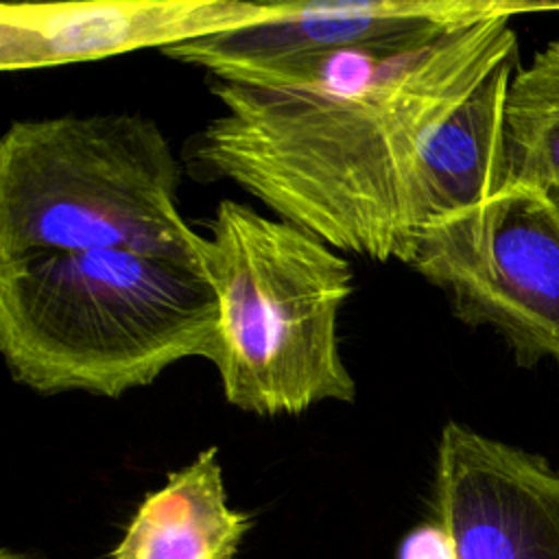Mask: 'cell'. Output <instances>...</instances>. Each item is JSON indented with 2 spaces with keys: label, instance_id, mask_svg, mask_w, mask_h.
<instances>
[{
  "label": "cell",
  "instance_id": "30bf717a",
  "mask_svg": "<svg viewBox=\"0 0 559 559\" xmlns=\"http://www.w3.org/2000/svg\"><path fill=\"white\" fill-rule=\"evenodd\" d=\"M249 526V513L227 502L210 445L144 496L109 559H234Z\"/></svg>",
  "mask_w": 559,
  "mask_h": 559
},
{
  "label": "cell",
  "instance_id": "ba28073f",
  "mask_svg": "<svg viewBox=\"0 0 559 559\" xmlns=\"http://www.w3.org/2000/svg\"><path fill=\"white\" fill-rule=\"evenodd\" d=\"M282 2L70 0L0 7V70L24 72L194 41L277 15Z\"/></svg>",
  "mask_w": 559,
  "mask_h": 559
},
{
  "label": "cell",
  "instance_id": "8fae6325",
  "mask_svg": "<svg viewBox=\"0 0 559 559\" xmlns=\"http://www.w3.org/2000/svg\"><path fill=\"white\" fill-rule=\"evenodd\" d=\"M502 190H559V41L513 72L502 107Z\"/></svg>",
  "mask_w": 559,
  "mask_h": 559
},
{
  "label": "cell",
  "instance_id": "52a82bcc",
  "mask_svg": "<svg viewBox=\"0 0 559 559\" xmlns=\"http://www.w3.org/2000/svg\"><path fill=\"white\" fill-rule=\"evenodd\" d=\"M435 515L456 559H559V472L459 421L439 435Z\"/></svg>",
  "mask_w": 559,
  "mask_h": 559
},
{
  "label": "cell",
  "instance_id": "4fadbf2b",
  "mask_svg": "<svg viewBox=\"0 0 559 559\" xmlns=\"http://www.w3.org/2000/svg\"><path fill=\"white\" fill-rule=\"evenodd\" d=\"M0 559H28V557H24V555H17V552H11V550H2L0 552Z\"/></svg>",
  "mask_w": 559,
  "mask_h": 559
},
{
  "label": "cell",
  "instance_id": "9c48e42d",
  "mask_svg": "<svg viewBox=\"0 0 559 559\" xmlns=\"http://www.w3.org/2000/svg\"><path fill=\"white\" fill-rule=\"evenodd\" d=\"M518 52L502 59L426 140L415 183L419 231L504 188L502 107Z\"/></svg>",
  "mask_w": 559,
  "mask_h": 559
},
{
  "label": "cell",
  "instance_id": "8992f818",
  "mask_svg": "<svg viewBox=\"0 0 559 559\" xmlns=\"http://www.w3.org/2000/svg\"><path fill=\"white\" fill-rule=\"evenodd\" d=\"M507 4V0H284L277 15L266 22L170 46L162 55L197 66L223 83L284 87L334 55L445 31Z\"/></svg>",
  "mask_w": 559,
  "mask_h": 559
},
{
  "label": "cell",
  "instance_id": "5bb4252c",
  "mask_svg": "<svg viewBox=\"0 0 559 559\" xmlns=\"http://www.w3.org/2000/svg\"><path fill=\"white\" fill-rule=\"evenodd\" d=\"M550 199L555 201V205H557V210H559V190H557V192H550Z\"/></svg>",
  "mask_w": 559,
  "mask_h": 559
},
{
  "label": "cell",
  "instance_id": "277c9868",
  "mask_svg": "<svg viewBox=\"0 0 559 559\" xmlns=\"http://www.w3.org/2000/svg\"><path fill=\"white\" fill-rule=\"evenodd\" d=\"M181 164L142 114L15 120L0 140V262L122 249L199 264Z\"/></svg>",
  "mask_w": 559,
  "mask_h": 559
},
{
  "label": "cell",
  "instance_id": "6da1fadb",
  "mask_svg": "<svg viewBox=\"0 0 559 559\" xmlns=\"http://www.w3.org/2000/svg\"><path fill=\"white\" fill-rule=\"evenodd\" d=\"M535 9L509 2L445 31L347 50L284 87L210 79L223 114L197 133L194 162L341 253L406 264L426 140L518 52L509 22Z\"/></svg>",
  "mask_w": 559,
  "mask_h": 559
},
{
  "label": "cell",
  "instance_id": "7c38bea8",
  "mask_svg": "<svg viewBox=\"0 0 559 559\" xmlns=\"http://www.w3.org/2000/svg\"><path fill=\"white\" fill-rule=\"evenodd\" d=\"M397 559H456L450 533L439 520L411 528L397 546Z\"/></svg>",
  "mask_w": 559,
  "mask_h": 559
},
{
  "label": "cell",
  "instance_id": "5b68a950",
  "mask_svg": "<svg viewBox=\"0 0 559 559\" xmlns=\"http://www.w3.org/2000/svg\"><path fill=\"white\" fill-rule=\"evenodd\" d=\"M467 325H489L522 365H559V210L550 194L507 188L426 225L408 262Z\"/></svg>",
  "mask_w": 559,
  "mask_h": 559
},
{
  "label": "cell",
  "instance_id": "3957f363",
  "mask_svg": "<svg viewBox=\"0 0 559 559\" xmlns=\"http://www.w3.org/2000/svg\"><path fill=\"white\" fill-rule=\"evenodd\" d=\"M199 266L218 304L212 365L225 402L258 417L354 402L338 314L354 290L349 260L284 218L218 201Z\"/></svg>",
  "mask_w": 559,
  "mask_h": 559
},
{
  "label": "cell",
  "instance_id": "7a4b0ae2",
  "mask_svg": "<svg viewBox=\"0 0 559 559\" xmlns=\"http://www.w3.org/2000/svg\"><path fill=\"white\" fill-rule=\"evenodd\" d=\"M216 332L199 264L122 249L0 262V354L39 395L118 400L186 358L212 360Z\"/></svg>",
  "mask_w": 559,
  "mask_h": 559
}]
</instances>
